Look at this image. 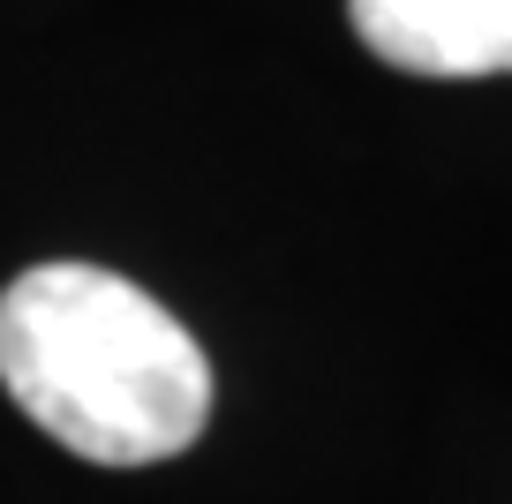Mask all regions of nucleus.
I'll list each match as a JSON object with an SVG mask.
<instances>
[{
    "mask_svg": "<svg viewBox=\"0 0 512 504\" xmlns=\"http://www.w3.org/2000/svg\"><path fill=\"white\" fill-rule=\"evenodd\" d=\"M0 384L91 467L174 459L211 422L204 347L106 264H31L0 294Z\"/></svg>",
    "mask_w": 512,
    "mask_h": 504,
    "instance_id": "nucleus-1",
    "label": "nucleus"
},
{
    "mask_svg": "<svg viewBox=\"0 0 512 504\" xmlns=\"http://www.w3.org/2000/svg\"><path fill=\"white\" fill-rule=\"evenodd\" d=\"M347 16L400 76H512V0H347Z\"/></svg>",
    "mask_w": 512,
    "mask_h": 504,
    "instance_id": "nucleus-2",
    "label": "nucleus"
}]
</instances>
